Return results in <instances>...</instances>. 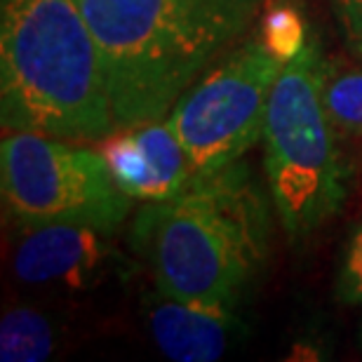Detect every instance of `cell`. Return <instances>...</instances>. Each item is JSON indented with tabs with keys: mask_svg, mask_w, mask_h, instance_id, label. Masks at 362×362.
<instances>
[{
	"mask_svg": "<svg viewBox=\"0 0 362 362\" xmlns=\"http://www.w3.org/2000/svg\"><path fill=\"white\" fill-rule=\"evenodd\" d=\"M271 207L243 163L200 175L165 200H146L129 247L158 292L235 308L266 262Z\"/></svg>",
	"mask_w": 362,
	"mask_h": 362,
	"instance_id": "cell-1",
	"label": "cell"
},
{
	"mask_svg": "<svg viewBox=\"0 0 362 362\" xmlns=\"http://www.w3.org/2000/svg\"><path fill=\"white\" fill-rule=\"evenodd\" d=\"M262 0H78L106 66L118 127L165 118L247 31Z\"/></svg>",
	"mask_w": 362,
	"mask_h": 362,
	"instance_id": "cell-2",
	"label": "cell"
},
{
	"mask_svg": "<svg viewBox=\"0 0 362 362\" xmlns=\"http://www.w3.org/2000/svg\"><path fill=\"white\" fill-rule=\"evenodd\" d=\"M5 132L101 141L118 129L106 66L78 0H0Z\"/></svg>",
	"mask_w": 362,
	"mask_h": 362,
	"instance_id": "cell-3",
	"label": "cell"
},
{
	"mask_svg": "<svg viewBox=\"0 0 362 362\" xmlns=\"http://www.w3.org/2000/svg\"><path fill=\"white\" fill-rule=\"evenodd\" d=\"M325 59L315 38L282 66L264 122V170L289 243L325 226L349 195V168L322 101Z\"/></svg>",
	"mask_w": 362,
	"mask_h": 362,
	"instance_id": "cell-4",
	"label": "cell"
},
{
	"mask_svg": "<svg viewBox=\"0 0 362 362\" xmlns=\"http://www.w3.org/2000/svg\"><path fill=\"white\" fill-rule=\"evenodd\" d=\"M0 181L7 212L24 228L83 223L113 235L132 202L99 151L38 132H5Z\"/></svg>",
	"mask_w": 362,
	"mask_h": 362,
	"instance_id": "cell-5",
	"label": "cell"
},
{
	"mask_svg": "<svg viewBox=\"0 0 362 362\" xmlns=\"http://www.w3.org/2000/svg\"><path fill=\"white\" fill-rule=\"evenodd\" d=\"M282 66L285 62L264 45L262 35L247 38L181 94L168 122L186 151L193 177L240 163L262 139Z\"/></svg>",
	"mask_w": 362,
	"mask_h": 362,
	"instance_id": "cell-6",
	"label": "cell"
},
{
	"mask_svg": "<svg viewBox=\"0 0 362 362\" xmlns=\"http://www.w3.org/2000/svg\"><path fill=\"white\" fill-rule=\"evenodd\" d=\"M99 153L132 200H165L193 179L188 156L168 118L118 127L99 141Z\"/></svg>",
	"mask_w": 362,
	"mask_h": 362,
	"instance_id": "cell-7",
	"label": "cell"
},
{
	"mask_svg": "<svg viewBox=\"0 0 362 362\" xmlns=\"http://www.w3.org/2000/svg\"><path fill=\"white\" fill-rule=\"evenodd\" d=\"M113 262L106 233L83 223H47L24 228L14 250V273L31 285L88 289L104 278Z\"/></svg>",
	"mask_w": 362,
	"mask_h": 362,
	"instance_id": "cell-8",
	"label": "cell"
},
{
	"mask_svg": "<svg viewBox=\"0 0 362 362\" xmlns=\"http://www.w3.org/2000/svg\"><path fill=\"white\" fill-rule=\"evenodd\" d=\"M148 325L158 349L170 360L214 362L228 346L233 308L158 292L148 299Z\"/></svg>",
	"mask_w": 362,
	"mask_h": 362,
	"instance_id": "cell-9",
	"label": "cell"
},
{
	"mask_svg": "<svg viewBox=\"0 0 362 362\" xmlns=\"http://www.w3.org/2000/svg\"><path fill=\"white\" fill-rule=\"evenodd\" d=\"M54 332L40 310L14 306L0 320V360L3 362H40L52 356Z\"/></svg>",
	"mask_w": 362,
	"mask_h": 362,
	"instance_id": "cell-10",
	"label": "cell"
},
{
	"mask_svg": "<svg viewBox=\"0 0 362 362\" xmlns=\"http://www.w3.org/2000/svg\"><path fill=\"white\" fill-rule=\"evenodd\" d=\"M322 101L337 132L362 136V64L325 59Z\"/></svg>",
	"mask_w": 362,
	"mask_h": 362,
	"instance_id": "cell-11",
	"label": "cell"
},
{
	"mask_svg": "<svg viewBox=\"0 0 362 362\" xmlns=\"http://www.w3.org/2000/svg\"><path fill=\"white\" fill-rule=\"evenodd\" d=\"M262 40L264 45L282 62H289L303 49L308 42L306 26L301 14L292 5H275L264 14L262 21Z\"/></svg>",
	"mask_w": 362,
	"mask_h": 362,
	"instance_id": "cell-12",
	"label": "cell"
},
{
	"mask_svg": "<svg viewBox=\"0 0 362 362\" xmlns=\"http://www.w3.org/2000/svg\"><path fill=\"white\" fill-rule=\"evenodd\" d=\"M337 294L349 306H362V221L346 243L337 275Z\"/></svg>",
	"mask_w": 362,
	"mask_h": 362,
	"instance_id": "cell-13",
	"label": "cell"
},
{
	"mask_svg": "<svg viewBox=\"0 0 362 362\" xmlns=\"http://www.w3.org/2000/svg\"><path fill=\"white\" fill-rule=\"evenodd\" d=\"M346 45L362 62V0H329Z\"/></svg>",
	"mask_w": 362,
	"mask_h": 362,
	"instance_id": "cell-14",
	"label": "cell"
},
{
	"mask_svg": "<svg viewBox=\"0 0 362 362\" xmlns=\"http://www.w3.org/2000/svg\"><path fill=\"white\" fill-rule=\"evenodd\" d=\"M360 346H362V327H360Z\"/></svg>",
	"mask_w": 362,
	"mask_h": 362,
	"instance_id": "cell-15",
	"label": "cell"
}]
</instances>
